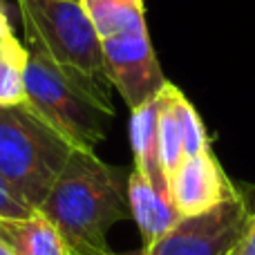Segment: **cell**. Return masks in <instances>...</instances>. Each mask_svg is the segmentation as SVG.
Wrapping results in <instances>:
<instances>
[{"instance_id":"obj_1","label":"cell","mask_w":255,"mask_h":255,"mask_svg":"<svg viewBox=\"0 0 255 255\" xmlns=\"http://www.w3.org/2000/svg\"><path fill=\"white\" fill-rule=\"evenodd\" d=\"M128 177L130 172L106 163L97 152L74 150L38 213L61 231L72 253L110 249L108 231L132 220Z\"/></svg>"},{"instance_id":"obj_2","label":"cell","mask_w":255,"mask_h":255,"mask_svg":"<svg viewBox=\"0 0 255 255\" xmlns=\"http://www.w3.org/2000/svg\"><path fill=\"white\" fill-rule=\"evenodd\" d=\"M16 7L27 52L52 63L70 83L115 117V85L108 74L101 40L81 0H16Z\"/></svg>"},{"instance_id":"obj_3","label":"cell","mask_w":255,"mask_h":255,"mask_svg":"<svg viewBox=\"0 0 255 255\" xmlns=\"http://www.w3.org/2000/svg\"><path fill=\"white\" fill-rule=\"evenodd\" d=\"M101 40L115 90L130 110L152 101L168 83L150 43L143 0H81Z\"/></svg>"},{"instance_id":"obj_4","label":"cell","mask_w":255,"mask_h":255,"mask_svg":"<svg viewBox=\"0 0 255 255\" xmlns=\"http://www.w3.org/2000/svg\"><path fill=\"white\" fill-rule=\"evenodd\" d=\"M72 152L29 106H0V179L31 208L38 211Z\"/></svg>"},{"instance_id":"obj_5","label":"cell","mask_w":255,"mask_h":255,"mask_svg":"<svg viewBox=\"0 0 255 255\" xmlns=\"http://www.w3.org/2000/svg\"><path fill=\"white\" fill-rule=\"evenodd\" d=\"M22 90V103L54 128L74 150L94 152L106 139V126L112 115L34 52H27Z\"/></svg>"},{"instance_id":"obj_6","label":"cell","mask_w":255,"mask_h":255,"mask_svg":"<svg viewBox=\"0 0 255 255\" xmlns=\"http://www.w3.org/2000/svg\"><path fill=\"white\" fill-rule=\"evenodd\" d=\"M255 224L253 190H235L199 215L179 217L166 235L145 244L139 255H231Z\"/></svg>"},{"instance_id":"obj_7","label":"cell","mask_w":255,"mask_h":255,"mask_svg":"<svg viewBox=\"0 0 255 255\" xmlns=\"http://www.w3.org/2000/svg\"><path fill=\"white\" fill-rule=\"evenodd\" d=\"M235 190L238 186L224 175L213 150L184 159L168 179L170 202L181 217L211 211Z\"/></svg>"},{"instance_id":"obj_8","label":"cell","mask_w":255,"mask_h":255,"mask_svg":"<svg viewBox=\"0 0 255 255\" xmlns=\"http://www.w3.org/2000/svg\"><path fill=\"white\" fill-rule=\"evenodd\" d=\"M157 112H159V94L152 101L130 110V143H132V154H134V170L141 177H145L159 195L170 199L168 177L163 175L161 161H159Z\"/></svg>"},{"instance_id":"obj_9","label":"cell","mask_w":255,"mask_h":255,"mask_svg":"<svg viewBox=\"0 0 255 255\" xmlns=\"http://www.w3.org/2000/svg\"><path fill=\"white\" fill-rule=\"evenodd\" d=\"M0 240L13 255H72L61 231L43 215L0 217Z\"/></svg>"},{"instance_id":"obj_10","label":"cell","mask_w":255,"mask_h":255,"mask_svg":"<svg viewBox=\"0 0 255 255\" xmlns=\"http://www.w3.org/2000/svg\"><path fill=\"white\" fill-rule=\"evenodd\" d=\"M128 199H130L132 220L136 222L141 238H143V247L157 242L181 217L170 199L159 195L152 188V184L136 170H132L128 177Z\"/></svg>"},{"instance_id":"obj_11","label":"cell","mask_w":255,"mask_h":255,"mask_svg":"<svg viewBox=\"0 0 255 255\" xmlns=\"http://www.w3.org/2000/svg\"><path fill=\"white\" fill-rule=\"evenodd\" d=\"M27 65V47L20 45L4 7L0 4V106L25 101L22 76Z\"/></svg>"},{"instance_id":"obj_12","label":"cell","mask_w":255,"mask_h":255,"mask_svg":"<svg viewBox=\"0 0 255 255\" xmlns=\"http://www.w3.org/2000/svg\"><path fill=\"white\" fill-rule=\"evenodd\" d=\"M157 145H159V161H161L163 175H170L184 161V143H181L179 121L172 106V83L168 81L159 92V112H157Z\"/></svg>"},{"instance_id":"obj_13","label":"cell","mask_w":255,"mask_h":255,"mask_svg":"<svg viewBox=\"0 0 255 255\" xmlns=\"http://www.w3.org/2000/svg\"><path fill=\"white\" fill-rule=\"evenodd\" d=\"M172 106H175V115L179 121V130H181V143H184V159L195 157L211 150V141H208L206 128H204L199 115L195 112L193 103L181 94L179 88L172 85Z\"/></svg>"},{"instance_id":"obj_14","label":"cell","mask_w":255,"mask_h":255,"mask_svg":"<svg viewBox=\"0 0 255 255\" xmlns=\"http://www.w3.org/2000/svg\"><path fill=\"white\" fill-rule=\"evenodd\" d=\"M36 213L29 204H25L2 179H0V217H27Z\"/></svg>"},{"instance_id":"obj_15","label":"cell","mask_w":255,"mask_h":255,"mask_svg":"<svg viewBox=\"0 0 255 255\" xmlns=\"http://www.w3.org/2000/svg\"><path fill=\"white\" fill-rule=\"evenodd\" d=\"M231 255H255V224H253V229L249 231L247 238L240 242V247Z\"/></svg>"},{"instance_id":"obj_16","label":"cell","mask_w":255,"mask_h":255,"mask_svg":"<svg viewBox=\"0 0 255 255\" xmlns=\"http://www.w3.org/2000/svg\"><path fill=\"white\" fill-rule=\"evenodd\" d=\"M0 255H13V251L2 242V240H0Z\"/></svg>"}]
</instances>
